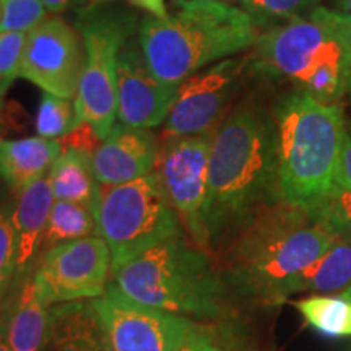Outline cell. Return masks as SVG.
Returning a JSON list of instances; mask_svg holds the SVG:
<instances>
[{"instance_id":"5b68a950","label":"cell","mask_w":351,"mask_h":351,"mask_svg":"<svg viewBox=\"0 0 351 351\" xmlns=\"http://www.w3.org/2000/svg\"><path fill=\"white\" fill-rule=\"evenodd\" d=\"M111 280L127 298L166 313L204 320L225 313L228 285L221 270L184 234L125 263Z\"/></svg>"},{"instance_id":"6da1fadb","label":"cell","mask_w":351,"mask_h":351,"mask_svg":"<svg viewBox=\"0 0 351 351\" xmlns=\"http://www.w3.org/2000/svg\"><path fill=\"white\" fill-rule=\"evenodd\" d=\"M282 202L271 116L239 109L215 130L205 207L210 252L223 251L263 208Z\"/></svg>"},{"instance_id":"e0dca14e","label":"cell","mask_w":351,"mask_h":351,"mask_svg":"<svg viewBox=\"0 0 351 351\" xmlns=\"http://www.w3.org/2000/svg\"><path fill=\"white\" fill-rule=\"evenodd\" d=\"M33 271L12 285L15 295L7 306H0V317L12 351H44L47 343L51 307L39 298Z\"/></svg>"},{"instance_id":"8992f818","label":"cell","mask_w":351,"mask_h":351,"mask_svg":"<svg viewBox=\"0 0 351 351\" xmlns=\"http://www.w3.org/2000/svg\"><path fill=\"white\" fill-rule=\"evenodd\" d=\"M257 67L295 82L324 103H337L348 91V56L332 26L309 13L258 34Z\"/></svg>"},{"instance_id":"f546056e","label":"cell","mask_w":351,"mask_h":351,"mask_svg":"<svg viewBox=\"0 0 351 351\" xmlns=\"http://www.w3.org/2000/svg\"><path fill=\"white\" fill-rule=\"evenodd\" d=\"M311 13L326 21L328 26H332L333 32L339 34L341 43H343L346 56H348V91L351 93V19L343 15V13L330 10V8L326 7H315Z\"/></svg>"},{"instance_id":"603a6c76","label":"cell","mask_w":351,"mask_h":351,"mask_svg":"<svg viewBox=\"0 0 351 351\" xmlns=\"http://www.w3.org/2000/svg\"><path fill=\"white\" fill-rule=\"evenodd\" d=\"M293 306L307 326L327 337L351 335V302L339 295H313L295 301Z\"/></svg>"},{"instance_id":"5bb4252c","label":"cell","mask_w":351,"mask_h":351,"mask_svg":"<svg viewBox=\"0 0 351 351\" xmlns=\"http://www.w3.org/2000/svg\"><path fill=\"white\" fill-rule=\"evenodd\" d=\"M178 86L161 82L145 60L138 39H129L117 59V121L135 129H153L166 121Z\"/></svg>"},{"instance_id":"d6986e66","label":"cell","mask_w":351,"mask_h":351,"mask_svg":"<svg viewBox=\"0 0 351 351\" xmlns=\"http://www.w3.org/2000/svg\"><path fill=\"white\" fill-rule=\"evenodd\" d=\"M44 351H109L91 301L51 307V326Z\"/></svg>"},{"instance_id":"3957f363","label":"cell","mask_w":351,"mask_h":351,"mask_svg":"<svg viewBox=\"0 0 351 351\" xmlns=\"http://www.w3.org/2000/svg\"><path fill=\"white\" fill-rule=\"evenodd\" d=\"M257 38L258 28L247 12L215 0H192L166 19L148 16L138 29L147 65L173 86L249 49Z\"/></svg>"},{"instance_id":"4dcf8cb0","label":"cell","mask_w":351,"mask_h":351,"mask_svg":"<svg viewBox=\"0 0 351 351\" xmlns=\"http://www.w3.org/2000/svg\"><path fill=\"white\" fill-rule=\"evenodd\" d=\"M101 142H103V140L99 138V135L96 134V130L90 122H82L80 125H77L75 129L69 132L65 137L60 138L62 148H75V150L85 152L91 156L95 155L96 150H98Z\"/></svg>"},{"instance_id":"f35d334b","label":"cell","mask_w":351,"mask_h":351,"mask_svg":"<svg viewBox=\"0 0 351 351\" xmlns=\"http://www.w3.org/2000/svg\"><path fill=\"white\" fill-rule=\"evenodd\" d=\"M341 295H343L346 300H348L350 302H351V287H348L345 289V291H341Z\"/></svg>"},{"instance_id":"e575fe53","label":"cell","mask_w":351,"mask_h":351,"mask_svg":"<svg viewBox=\"0 0 351 351\" xmlns=\"http://www.w3.org/2000/svg\"><path fill=\"white\" fill-rule=\"evenodd\" d=\"M69 2L70 0H43V3L47 8V12H52V13L62 12L64 8L69 5Z\"/></svg>"},{"instance_id":"d6a6232c","label":"cell","mask_w":351,"mask_h":351,"mask_svg":"<svg viewBox=\"0 0 351 351\" xmlns=\"http://www.w3.org/2000/svg\"><path fill=\"white\" fill-rule=\"evenodd\" d=\"M179 351H226L208 328L202 327Z\"/></svg>"},{"instance_id":"4fadbf2b","label":"cell","mask_w":351,"mask_h":351,"mask_svg":"<svg viewBox=\"0 0 351 351\" xmlns=\"http://www.w3.org/2000/svg\"><path fill=\"white\" fill-rule=\"evenodd\" d=\"M243 65V59L230 57L184 80L178 86V96L165 121V140L195 137L212 132Z\"/></svg>"},{"instance_id":"9c48e42d","label":"cell","mask_w":351,"mask_h":351,"mask_svg":"<svg viewBox=\"0 0 351 351\" xmlns=\"http://www.w3.org/2000/svg\"><path fill=\"white\" fill-rule=\"evenodd\" d=\"M109 351H179L202 326L127 298L114 285L91 300Z\"/></svg>"},{"instance_id":"d4e9b609","label":"cell","mask_w":351,"mask_h":351,"mask_svg":"<svg viewBox=\"0 0 351 351\" xmlns=\"http://www.w3.org/2000/svg\"><path fill=\"white\" fill-rule=\"evenodd\" d=\"M78 125L70 99L44 93L36 114V132L43 138H62Z\"/></svg>"},{"instance_id":"44dd1931","label":"cell","mask_w":351,"mask_h":351,"mask_svg":"<svg viewBox=\"0 0 351 351\" xmlns=\"http://www.w3.org/2000/svg\"><path fill=\"white\" fill-rule=\"evenodd\" d=\"M351 287V244L335 239L319 261L307 267L293 287L291 296L311 291L315 295L341 293Z\"/></svg>"},{"instance_id":"7a4b0ae2","label":"cell","mask_w":351,"mask_h":351,"mask_svg":"<svg viewBox=\"0 0 351 351\" xmlns=\"http://www.w3.org/2000/svg\"><path fill=\"white\" fill-rule=\"evenodd\" d=\"M335 239L304 210L278 202L258 212L223 249L219 270L238 295L275 304L291 296L302 271Z\"/></svg>"},{"instance_id":"9a60e30c","label":"cell","mask_w":351,"mask_h":351,"mask_svg":"<svg viewBox=\"0 0 351 351\" xmlns=\"http://www.w3.org/2000/svg\"><path fill=\"white\" fill-rule=\"evenodd\" d=\"M160 143L148 129L114 125L91 156L96 181L103 186L125 184L155 171Z\"/></svg>"},{"instance_id":"f1b7e54d","label":"cell","mask_w":351,"mask_h":351,"mask_svg":"<svg viewBox=\"0 0 351 351\" xmlns=\"http://www.w3.org/2000/svg\"><path fill=\"white\" fill-rule=\"evenodd\" d=\"M26 34L28 33L0 32V98L20 77Z\"/></svg>"},{"instance_id":"2e32d148","label":"cell","mask_w":351,"mask_h":351,"mask_svg":"<svg viewBox=\"0 0 351 351\" xmlns=\"http://www.w3.org/2000/svg\"><path fill=\"white\" fill-rule=\"evenodd\" d=\"M54 202L49 176L16 192V199L12 204V223L16 244V270L13 283L34 270Z\"/></svg>"},{"instance_id":"ffe728a7","label":"cell","mask_w":351,"mask_h":351,"mask_svg":"<svg viewBox=\"0 0 351 351\" xmlns=\"http://www.w3.org/2000/svg\"><path fill=\"white\" fill-rule=\"evenodd\" d=\"M56 200L77 202L93 207L99 182L96 181L91 155L75 148H62L49 173Z\"/></svg>"},{"instance_id":"1f68e13d","label":"cell","mask_w":351,"mask_h":351,"mask_svg":"<svg viewBox=\"0 0 351 351\" xmlns=\"http://www.w3.org/2000/svg\"><path fill=\"white\" fill-rule=\"evenodd\" d=\"M333 187L340 191L351 192V135L346 132L343 145H341L339 163L335 169V179H333Z\"/></svg>"},{"instance_id":"83f0119b","label":"cell","mask_w":351,"mask_h":351,"mask_svg":"<svg viewBox=\"0 0 351 351\" xmlns=\"http://www.w3.org/2000/svg\"><path fill=\"white\" fill-rule=\"evenodd\" d=\"M16 244L12 223V205L0 199V306L15 280Z\"/></svg>"},{"instance_id":"4316f807","label":"cell","mask_w":351,"mask_h":351,"mask_svg":"<svg viewBox=\"0 0 351 351\" xmlns=\"http://www.w3.org/2000/svg\"><path fill=\"white\" fill-rule=\"evenodd\" d=\"M0 32L29 33L46 20L47 8L43 0H0Z\"/></svg>"},{"instance_id":"cb8c5ba5","label":"cell","mask_w":351,"mask_h":351,"mask_svg":"<svg viewBox=\"0 0 351 351\" xmlns=\"http://www.w3.org/2000/svg\"><path fill=\"white\" fill-rule=\"evenodd\" d=\"M258 29H269L285 21L313 12L317 0H239Z\"/></svg>"},{"instance_id":"8fae6325","label":"cell","mask_w":351,"mask_h":351,"mask_svg":"<svg viewBox=\"0 0 351 351\" xmlns=\"http://www.w3.org/2000/svg\"><path fill=\"white\" fill-rule=\"evenodd\" d=\"M33 276L47 307L96 300L109 288L111 251L99 236L57 244L39 256Z\"/></svg>"},{"instance_id":"30bf717a","label":"cell","mask_w":351,"mask_h":351,"mask_svg":"<svg viewBox=\"0 0 351 351\" xmlns=\"http://www.w3.org/2000/svg\"><path fill=\"white\" fill-rule=\"evenodd\" d=\"M215 130L195 137L168 138L160 148L155 173L171 207L192 243L210 252L205 207L208 195V161Z\"/></svg>"},{"instance_id":"52a82bcc","label":"cell","mask_w":351,"mask_h":351,"mask_svg":"<svg viewBox=\"0 0 351 351\" xmlns=\"http://www.w3.org/2000/svg\"><path fill=\"white\" fill-rule=\"evenodd\" d=\"M91 212L96 234L106 241L111 251L112 274L186 231L155 171L125 184H99Z\"/></svg>"},{"instance_id":"ac0fdd59","label":"cell","mask_w":351,"mask_h":351,"mask_svg":"<svg viewBox=\"0 0 351 351\" xmlns=\"http://www.w3.org/2000/svg\"><path fill=\"white\" fill-rule=\"evenodd\" d=\"M60 153L62 145L56 138H43L39 135L16 140L0 138V179L12 191H23L49 176Z\"/></svg>"},{"instance_id":"836d02e7","label":"cell","mask_w":351,"mask_h":351,"mask_svg":"<svg viewBox=\"0 0 351 351\" xmlns=\"http://www.w3.org/2000/svg\"><path fill=\"white\" fill-rule=\"evenodd\" d=\"M129 2L137 8H142V10L152 13L155 19H166L168 16L165 0H129Z\"/></svg>"},{"instance_id":"7402d4cb","label":"cell","mask_w":351,"mask_h":351,"mask_svg":"<svg viewBox=\"0 0 351 351\" xmlns=\"http://www.w3.org/2000/svg\"><path fill=\"white\" fill-rule=\"evenodd\" d=\"M96 234V219L91 208L77 202L56 200L52 205L49 221L44 232L39 256L57 244L77 241Z\"/></svg>"},{"instance_id":"74e56055","label":"cell","mask_w":351,"mask_h":351,"mask_svg":"<svg viewBox=\"0 0 351 351\" xmlns=\"http://www.w3.org/2000/svg\"><path fill=\"white\" fill-rule=\"evenodd\" d=\"M187 2H192V0H173V3L174 5H184V3H187ZM215 2H226V0H215Z\"/></svg>"},{"instance_id":"ab89813d","label":"cell","mask_w":351,"mask_h":351,"mask_svg":"<svg viewBox=\"0 0 351 351\" xmlns=\"http://www.w3.org/2000/svg\"><path fill=\"white\" fill-rule=\"evenodd\" d=\"M0 19H2V7H0Z\"/></svg>"},{"instance_id":"7c38bea8","label":"cell","mask_w":351,"mask_h":351,"mask_svg":"<svg viewBox=\"0 0 351 351\" xmlns=\"http://www.w3.org/2000/svg\"><path fill=\"white\" fill-rule=\"evenodd\" d=\"M82 70L80 38L65 20L47 19L26 34L20 77L44 93L75 98Z\"/></svg>"},{"instance_id":"ba28073f","label":"cell","mask_w":351,"mask_h":351,"mask_svg":"<svg viewBox=\"0 0 351 351\" xmlns=\"http://www.w3.org/2000/svg\"><path fill=\"white\" fill-rule=\"evenodd\" d=\"M85 60L75 112L78 125L90 122L104 140L117 119V59L132 33V20L122 13H88L80 21Z\"/></svg>"},{"instance_id":"277c9868","label":"cell","mask_w":351,"mask_h":351,"mask_svg":"<svg viewBox=\"0 0 351 351\" xmlns=\"http://www.w3.org/2000/svg\"><path fill=\"white\" fill-rule=\"evenodd\" d=\"M278 192L285 204L313 212L333 189L346 127L340 104L298 88L276 104Z\"/></svg>"},{"instance_id":"484cf974","label":"cell","mask_w":351,"mask_h":351,"mask_svg":"<svg viewBox=\"0 0 351 351\" xmlns=\"http://www.w3.org/2000/svg\"><path fill=\"white\" fill-rule=\"evenodd\" d=\"M309 215L333 238L351 244V192L333 187Z\"/></svg>"},{"instance_id":"8d00e7d4","label":"cell","mask_w":351,"mask_h":351,"mask_svg":"<svg viewBox=\"0 0 351 351\" xmlns=\"http://www.w3.org/2000/svg\"><path fill=\"white\" fill-rule=\"evenodd\" d=\"M337 5H339V12L351 19V0H337Z\"/></svg>"},{"instance_id":"d590c367","label":"cell","mask_w":351,"mask_h":351,"mask_svg":"<svg viewBox=\"0 0 351 351\" xmlns=\"http://www.w3.org/2000/svg\"><path fill=\"white\" fill-rule=\"evenodd\" d=\"M0 351H12L10 345L7 341V335H5V327H3V320L0 317Z\"/></svg>"}]
</instances>
